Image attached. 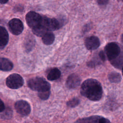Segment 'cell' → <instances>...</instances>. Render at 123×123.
<instances>
[{
	"mask_svg": "<svg viewBox=\"0 0 123 123\" xmlns=\"http://www.w3.org/2000/svg\"><path fill=\"white\" fill-rule=\"evenodd\" d=\"M81 94L92 101H98L102 97L103 90L100 83L94 79H88L82 84Z\"/></svg>",
	"mask_w": 123,
	"mask_h": 123,
	"instance_id": "1",
	"label": "cell"
},
{
	"mask_svg": "<svg viewBox=\"0 0 123 123\" xmlns=\"http://www.w3.org/2000/svg\"><path fill=\"white\" fill-rule=\"evenodd\" d=\"M28 86L33 90L38 92L50 90V85L44 78L36 77L30 79L28 81Z\"/></svg>",
	"mask_w": 123,
	"mask_h": 123,
	"instance_id": "2",
	"label": "cell"
},
{
	"mask_svg": "<svg viewBox=\"0 0 123 123\" xmlns=\"http://www.w3.org/2000/svg\"><path fill=\"white\" fill-rule=\"evenodd\" d=\"M108 59L111 62L117 58L122 53L119 45L114 42L107 44L105 48Z\"/></svg>",
	"mask_w": 123,
	"mask_h": 123,
	"instance_id": "3",
	"label": "cell"
},
{
	"mask_svg": "<svg viewBox=\"0 0 123 123\" xmlns=\"http://www.w3.org/2000/svg\"><path fill=\"white\" fill-rule=\"evenodd\" d=\"M43 16L35 12L30 11L25 16V20L28 25L32 28H35L41 25Z\"/></svg>",
	"mask_w": 123,
	"mask_h": 123,
	"instance_id": "4",
	"label": "cell"
},
{
	"mask_svg": "<svg viewBox=\"0 0 123 123\" xmlns=\"http://www.w3.org/2000/svg\"><path fill=\"white\" fill-rule=\"evenodd\" d=\"M6 83L9 88L17 89L23 86L24 80L20 75L17 74H12L7 78Z\"/></svg>",
	"mask_w": 123,
	"mask_h": 123,
	"instance_id": "5",
	"label": "cell"
},
{
	"mask_svg": "<svg viewBox=\"0 0 123 123\" xmlns=\"http://www.w3.org/2000/svg\"><path fill=\"white\" fill-rule=\"evenodd\" d=\"M41 25L44 26L49 31L58 30L61 27V24L57 19L43 16Z\"/></svg>",
	"mask_w": 123,
	"mask_h": 123,
	"instance_id": "6",
	"label": "cell"
},
{
	"mask_svg": "<svg viewBox=\"0 0 123 123\" xmlns=\"http://www.w3.org/2000/svg\"><path fill=\"white\" fill-rule=\"evenodd\" d=\"M8 26L11 33L15 35L20 34L24 29L22 22L17 18H13L10 20L8 23Z\"/></svg>",
	"mask_w": 123,
	"mask_h": 123,
	"instance_id": "7",
	"label": "cell"
},
{
	"mask_svg": "<svg viewBox=\"0 0 123 123\" xmlns=\"http://www.w3.org/2000/svg\"><path fill=\"white\" fill-rule=\"evenodd\" d=\"M15 109L17 112L22 115H27L31 111L29 104L26 101L21 100L17 101L15 104Z\"/></svg>",
	"mask_w": 123,
	"mask_h": 123,
	"instance_id": "8",
	"label": "cell"
},
{
	"mask_svg": "<svg viewBox=\"0 0 123 123\" xmlns=\"http://www.w3.org/2000/svg\"><path fill=\"white\" fill-rule=\"evenodd\" d=\"M85 45L88 50H94L97 49L100 45L98 38L96 36H90L86 37L85 40Z\"/></svg>",
	"mask_w": 123,
	"mask_h": 123,
	"instance_id": "9",
	"label": "cell"
},
{
	"mask_svg": "<svg viewBox=\"0 0 123 123\" xmlns=\"http://www.w3.org/2000/svg\"><path fill=\"white\" fill-rule=\"evenodd\" d=\"M80 83L81 79L79 76L75 74H72L68 77L66 85L69 88H75L80 85Z\"/></svg>",
	"mask_w": 123,
	"mask_h": 123,
	"instance_id": "10",
	"label": "cell"
},
{
	"mask_svg": "<svg viewBox=\"0 0 123 123\" xmlns=\"http://www.w3.org/2000/svg\"><path fill=\"white\" fill-rule=\"evenodd\" d=\"M13 63L9 59L0 58V70L3 71H9L13 68Z\"/></svg>",
	"mask_w": 123,
	"mask_h": 123,
	"instance_id": "11",
	"label": "cell"
},
{
	"mask_svg": "<svg viewBox=\"0 0 123 123\" xmlns=\"http://www.w3.org/2000/svg\"><path fill=\"white\" fill-rule=\"evenodd\" d=\"M9 40V35L6 29L0 26V47L6 45Z\"/></svg>",
	"mask_w": 123,
	"mask_h": 123,
	"instance_id": "12",
	"label": "cell"
},
{
	"mask_svg": "<svg viewBox=\"0 0 123 123\" xmlns=\"http://www.w3.org/2000/svg\"><path fill=\"white\" fill-rule=\"evenodd\" d=\"M54 35L51 31L47 32L42 37V42L46 45L52 44L54 42Z\"/></svg>",
	"mask_w": 123,
	"mask_h": 123,
	"instance_id": "13",
	"label": "cell"
},
{
	"mask_svg": "<svg viewBox=\"0 0 123 123\" xmlns=\"http://www.w3.org/2000/svg\"><path fill=\"white\" fill-rule=\"evenodd\" d=\"M61 71L57 68L51 69L47 75V79L50 81L58 79L61 76Z\"/></svg>",
	"mask_w": 123,
	"mask_h": 123,
	"instance_id": "14",
	"label": "cell"
},
{
	"mask_svg": "<svg viewBox=\"0 0 123 123\" xmlns=\"http://www.w3.org/2000/svg\"><path fill=\"white\" fill-rule=\"evenodd\" d=\"M100 117L99 116H92L78 120L75 123H99Z\"/></svg>",
	"mask_w": 123,
	"mask_h": 123,
	"instance_id": "15",
	"label": "cell"
},
{
	"mask_svg": "<svg viewBox=\"0 0 123 123\" xmlns=\"http://www.w3.org/2000/svg\"><path fill=\"white\" fill-rule=\"evenodd\" d=\"M111 64L115 68L121 70L123 67V53H121V54L115 59L114 60L111 61Z\"/></svg>",
	"mask_w": 123,
	"mask_h": 123,
	"instance_id": "16",
	"label": "cell"
},
{
	"mask_svg": "<svg viewBox=\"0 0 123 123\" xmlns=\"http://www.w3.org/2000/svg\"><path fill=\"white\" fill-rule=\"evenodd\" d=\"M49 31L42 25H40L35 28L32 29L33 33L36 36L38 37H42L46 33Z\"/></svg>",
	"mask_w": 123,
	"mask_h": 123,
	"instance_id": "17",
	"label": "cell"
},
{
	"mask_svg": "<svg viewBox=\"0 0 123 123\" xmlns=\"http://www.w3.org/2000/svg\"><path fill=\"white\" fill-rule=\"evenodd\" d=\"M108 78L111 82L114 83H119L121 81L122 79V77L120 74L115 72H112L110 74Z\"/></svg>",
	"mask_w": 123,
	"mask_h": 123,
	"instance_id": "18",
	"label": "cell"
},
{
	"mask_svg": "<svg viewBox=\"0 0 123 123\" xmlns=\"http://www.w3.org/2000/svg\"><path fill=\"white\" fill-rule=\"evenodd\" d=\"M79 103V100L77 98H74L67 102V105L70 107H74L78 105Z\"/></svg>",
	"mask_w": 123,
	"mask_h": 123,
	"instance_id": "19",
	"label": "cell"
},
{
	"mask_svg": "<svg viewBox=\"0 0 123 123\" xmlns=\"http://www.w3.org/2000/svg\"><path fill=\"white\" fill-rule=\"evenodd\" d=\"M50 95V91H43L41 92H38V96L41 99L43 100H46L49 97Z\"/></svg>",
	"mask_w": 123,
	"mask_h": 123,
	"instance_id": "20",
	"label": "cell"
},
{
	"mask_svg": "<svg viewBox=\"0 0 123 123\" xmlns=\"http://www.w3.org/2000/svg\"><path fill=\"white\" fill-rule=\"evenodd\" d=\"M98 4L100 6H106L108 3V0H96Z\"/></svg>",
	"mask_w": 123,
	"mask_h": 123,
	"instance_id": "21",
	"label": "cell"
},
{
	"mask_svg": "<svg viewBox=\"0 0 123 123\" xmlns=\"http://www.w3.org/2000/svg\"><path fill=\"white\" fill-rule=\"evenodd\" d=\"M98 56H99V57L100 59L102 61L104 62V61H105V60H106V56L105 55V53L103 52V51L101 50V51H100L99 54H98Z\"/></svg>",
	"mask_w": 123,
	"mask_h": 123,
	"instance_id": "22",
	"label": "cell"
},
{
	"mask_svg": "<svg viewBox=\"0 0 123 123\" xmlns=\"http://www.w3.org/2000/svg\"><path fill=\"white\" fill-rule=\"evenodd\" d=\"M99 123H111L110 121L105 118L101 117L99 120Z\"/></svg>",
	"mask_w": 123,
	"mask_h": 123,
	"instance_id": "23",
	"label": "cell"
},
{
	"mask_svg": "<svg viewBox=\"0 0 123 123\" xmlns=\"http://www.w3.org/2000/svg\"><path fill=\"white\" fill-rule=\"evenodd\" d=\"M5 109V106L2 101L0 99V112H2Z\"/></svg>",
	"mask_w": 123,
	"mask_h": 123,
	"instance_id": "24",
	"label": "cell"
},
{
	"mask_svg": "<svg viewBox=\"0 0 123 123\" xmlns=\"http://www.w3.org/2000/svg\"><path fill=\"white\" fill-rule=\"evenodd\" d=\"M9 0H0V3L1 4H5L8 2Z\"/></svg>",
	"mask_w": 123,
	"mask_h": 123,
	"instance_id": "25",
	"label": "cell"
}]
</instances>
